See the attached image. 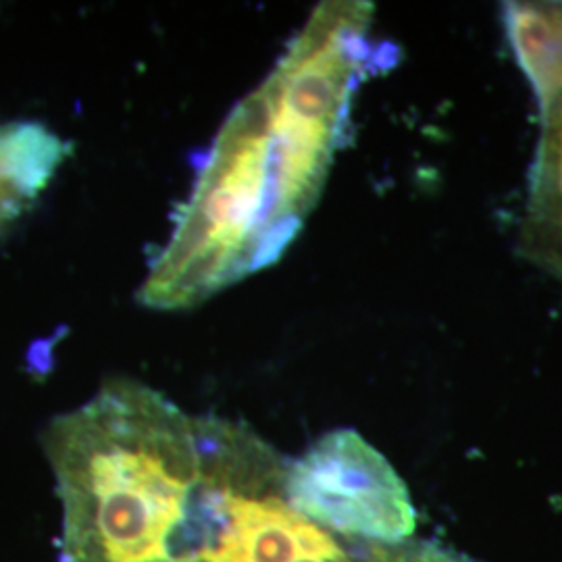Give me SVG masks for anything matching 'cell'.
Instances as JSON below:
<instances>
[{"mask_svg": "<svg viewBox=\"0 0 562 562\" xmlns=\"http://www.w3.org/2000/svg\"><path fill=\"white\" fill-rule=\"evenodd\" d=\"M69 146L41 123L0 125V236L38 199Z\"/></svg>", "mask_w": 562, "mask_h": 562, "instance_id": "obj_5", "label": "cell"}, {"mask_svg": "<svg viewBox=\"0 0 562 562\" xmlns=\"http://www.w3.org/2000/svg\"><path fill=\"white\" fill-rule=\"evenodd\" d=\"M285 492L304 517L348 540L390 546L417 529L408 487L355 429H334L290 461Z\"/></svg>", "mask_w": 562, "mask_h": 562, "instance_id": "obj_4", "label": "cell"}, {"mask_svg": "<svg viewBox=\"0 0 562 562\" xmlns=\"http://www.w3.org/2000/svg\"><path fill=\"white\" fill-rule=\"evenodd\" d=\"M369 2H323L232 111L142 283L181 311L280 261L322 196L369 57Z\"/></svg>", "mask_w": 562, "mask_h": 562, "instance_id": "obj_1", "label": "cell"}, {"mask_svg": "<svg viewBox=\"0 0 562 562\" xmlns=\"http://www.w3.org/2000/svg\"><path fill=\"white\" fill-rule=\"evenodd\" d=\"M199 482L171 562H373V543L331 533L285 492L290 461L244 423L194 417Z\"/></svg>", "mask_w": 562, "mask_h": 562, "instance_id": "obj_3", "label": "cell"}, {"mask_svg": "<svg viewBox=\"0 0 562 562\" xmlns=\"http://www.w3.org/2000/svg\"><path fill=\"white\" fill-rule=\"evenodd\" d=\"M59 562H171L199 482L194 417L136 380H111L44 431Z\"/></svg>", "mask_w": 562, "mask_h": 562, "instance_id": "obj_2", "label": "cell"}]
</instances>
